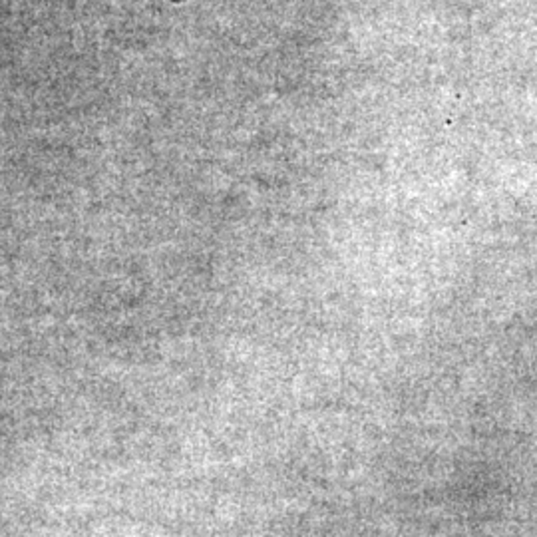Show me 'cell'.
Instances as JSON below:
<instances>
[{
    "mask_svg": "<svg viewBox=\"0 0 537 537\" xmlns=\"http://www.w3.org/2000/svg\"><path fill=\"white\" fill-rule=\"evenodd\" d=\"M171 2H184V0H171Z\"/></svg>",
    "mask_w": 537,
    "mask_h": 537,
    "instance_id": "obj_1",
    "label": "cell"
}]
</instances>
